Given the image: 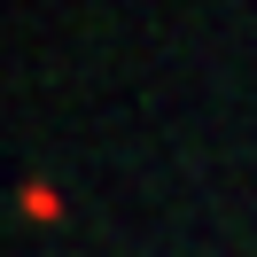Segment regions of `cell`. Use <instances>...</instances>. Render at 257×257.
<instances>
[{
  "instance_id": "1",
  "label": "cell",
  "mask_w": 257,
  "mask_h": 257,
  "mask_svg": "<svg viewBox=\"0 0 257 257\" xmlns=\"http://www.w3.org/2000/svg\"><path fill=\"white\" fill-rule=\"evenodd\" d=\"M24 210H32V218H55V210H63V203H55L47 187H24Z\"/></svg>"
}]
</instances>
